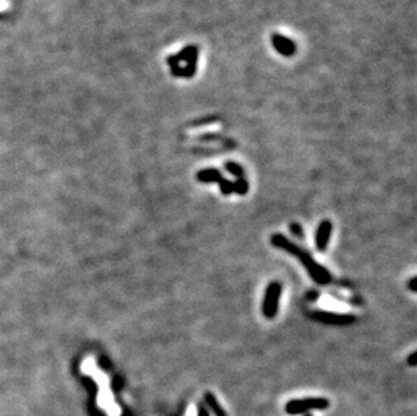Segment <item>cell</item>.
<instances>
[{"instance_id":"cell-14","label":"cell","mask_w":417,"mask_h":416,"mask_svg":"<svg viewBox=\"0 0 417 416\" xmlns=\"http://www.w3.org/2000/svg\"><path fill=\"white\" fill-rule=\"evenodd\" d=\"M408 362L411 363L412 366H416V352H413L411 356H409V359H408Z\"/></svg>"},{"instance_id":"cell-5","label":"cell","mask_w":417,"mask_h":416,"mask_svg":"<svg viewBox=\"0 0 417 416\" xmlns=\"http://www.w3.org/2000/svg\"><path fill=\"white\" fill-rule=\"evenodd\" d=\"M327 406H328V401L324 399H306V400L290 401L286 406V410L292 414H297L308 408H326Z\"/></svg>"},{"instance_id":"cell-11","label":"cell","mask_w":417,"mask_h":416,"mask_svg":"<svg viewBox=\"0 0 417 416\" xmlns=\"http://www.w3.org/2000/svg\"><path fill=\"white\" fill-rule=\"evenodd\" d=\"M290 233H292L296 238L304 239V230H303V227H301V224L299 223L290 224Z\"/></svg>"},{"instance_id":"cell-4","label":"cell","mask_w":417,"mask_h":416,"mask_svg":"<svg viewBox=\"0 0 417 416\" xmlns=\"http://www.w3.org/2000/svg\"><path fill=\"white\" fill-rule=\"evenodd\" d=\"M332 230H334V224H332L330 219H324L323 222L319 223L315 234L316 249L319 251H324L328 247L330 238H331L332 235Z\"/></svg>"},{"instance_id":"cell-9","label":"cell","mask_w":417,"mask_h":416,"mask_svg":"<svg viewBox=\"0 0 417 416\" xmlns=\"http://www.w3.org/2000/svg\"><path fill=\"white\" fill-rule=\"evenodd\" d=\"M205 400H207V403L209 404V407L214 410V412L216 414V415L224 416V411L222 410V407L219 406V403L216 401V399H215V396L212 395V393H207V395H205Z\"/></svg>"},{"instance_id":"cell-2","label":"cell","mask_w":417,"mask_h":416,"mask_svg":"<svg viewBox=\"0 0 417 416\" xmlns=\"http://www.w3.org/2000/svg\"><path fill=\"white\" fill-rule=\"evenodd\" d=\"M282 294V285L278 281H273L268 285L265 291L262 301V314L266 319H274L278 314L279 299Z\"/></svg>"},{"instance_id":"cell-6","label":"cell","mask_w":417,"mask_h":416,"mask_svg":"<svg viewBox=\"0 0 417 416\" xmlns=\"http://www.w3.org/2000/svg\"><path fill=\"white\" fill-rule=\"evenodd\" d=\"M223 177L220 173L219 169L215 168H208V169H203L197 173V180L204 184H211V182H219Z\"/></svg>"},{"instance_id":"cell-13","label":"cell","mask_w":417,"mask_h":416,"mask_svg":"<svg viewBox=\"0 0 417 416\" xmlns=\"http://www.w3.org/2000/svg\"><path fill=\"white\" fill-rule=\"evenodd\" d=\"M409 288H411V291H412V292H415V294L417 292V277H416V276H413V277L411 278V281H409Z\"/></svg>"},{"instance_id":"cell-10","label":"cell","mask_w":417,"mask_h":416,"mask_svg":"<svg viewBox=\"0 0 417 416\" xmlns=\"http://www.w3.org/2000/svg\"><path fill=\"white\" fill-rule=\"evenodd\" d=\"M219 188H220V192L223 193V195H225V196H228V195H231V193H234V182L231 181V180H228V178H222L219 181Z\"/></svg>"},{"instance_id":"cell-12","label":"cell","mask_w":417,"mask_h":416,"mask_svg":"<svg viewBox=\"0 0 417 416\" xmlns=\"http://www.w3.org/2000/svg\"><path fill=\"white\" fill-rule=\"evenodd\" d=\"M11 8L10 0H0V12H4Z\"/></svg>"},{"instance_id":"cell-8","label":"cell","mask_w":417,"mask_h":416,"mask_svg":"<svg viewBox=\"0 0 417 416\" xmlns=\"http://www.w3.org/2000/svg\"><path fill=\"white\" fill-rule=\"evenodd\" d=\"M225 169H227V172L231 173L232 176L236 177V178H242V177L245 176L243 168H242L239 164H236V162H227V164H225Z\"/></svg>"},{"instance_id":"cell-3","label":"cell","mask_w":417,"mask_h":416,"mask_svg":"<svg viewBox=\"0 0 417 416\" xmlns=\"http://www.w3.org/2000/svg\"><path fill=\"white\" fill-rule=\"evenodd\" d=\"M312 319L317 320L320 323L331 326H348L353 325L355 322L354 315L347 314H336V312H327V311H317L310 315Z\"/></svg>"},{"instance_id":"cell-7","label":"cell","mask_w":417,"mask_h":416,"mask_svg":"<svg viewBox=\"0 0 417 416\" xmlns=\"http://www.w3.org/2000/svg\"><path fill=\"white\" fill-rule=\"evenodd\" d=\"M234 192H235L236 195H241V196H243V195H246V193L249 192V182H247L245 177L236 178V181L234 182Z\"/></svg>"},{"instance_id":"cell-1","label":"cell","mask_w":417,"mask_h":416,"mask_svg":"<svg viewBox=\"0 0 417 416\" xmlns=\"http://www.w3.org/2000/svg\"><path fill=\"white\" fill-rule=\"evenodd\" d=\"M272 245L281 249V250L286 251L290 256L296 257L297 260L301 261L303 267L306 269V272L309 273L310 278L319 285H328L332 281V277L330 272L327 270L326 267H321L320 264L313 260V257L310 256L309 253H306L303 250L300 246L293 243L292 240H289L285 235L282 234H274L272 237Z\"/></svg>"}]
</instances>
